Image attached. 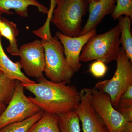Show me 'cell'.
Listing matches in <instances>:
<instances>
[{
    "instance_id": "6da1fadb",
    "label": "cell",
    "mask_w": 132,
    "mask_h": 132,
    "mask_svg": "<svg viewBox=\"0 0 132 132\" xmlns=\"http://www.w3.org/2000/svg\"><path fill=\"white\" fill-rule=\"evenodd\" d=\"M38 83L22 84L24 88L35 97L29 100L44 111L56 114L76 110L80 101V92L65 82H55L44 77L37 79Z\"/></svg>"
},
{
    "instance_id": "7a4b0ae2",
    "label": "cell",
    "mask_w": 132,
    "mask_h": 132,
    "mask_svg": "<svg viewBox=\"0 0 132 132\" xmlns=\"http://www.w3.org/2000/svg\"><path fill=\"white\" fill-rule=\"evenodd\" d=\"M41 39L45 57V75L52 82H65L69 84L75 73L69 66L64 48L58 38L48 34L34 32Z\"/></svg>"
},
{
    "instance_id": "3957f363",
    "label": "cell",
    "mask_w": 132,
    "mask_h": 132,
    "mask_svg": "<svg viewBox=\"0 0 132 132\" xmlns=\"http://www.w3.org/2000/svg\"><path fill=\"white\" fill-rule=\"evenodd\" d=\"M120 34L117 25L106 32L92 36L82 48L80 61L95 60L108 64L115 61L120 48Z\"/></svg>"
},
{
    "instance_id": "277c9868",
    "label": "cell",
    "mask_w": 132,
    "mask_h": 132,
    "mask_svg": "<svg viewBox=\"0 0 132 132\" xmlns=\"http://www.w3.org/2000/svg\"><path fill=\"white\" fill-rule=\"evenodd\" d=\"M51 22L64 35L72 37L80 35L82 16L87 9L86 0H56Z\"/></svg>"
},
{
    "instance_id": "5b68a950",
    "label": "cell",
    "mask_w": 132,
    "mask_h": 132,
    "mask_svg": "<svg viewBox=\"0 0 132 132\" xmlns=\"http://www.w3.org/2000/svg\"><path fill=\"white\" fill-rule=\"evenodd\" d=\"M115 61L117 67L113 77L111 79L99 81L95 88L109 95L113 105L116 109L121 95L132 85V62L122 47Z\"/></svg>"
},
{
    "instance_id": "8992f818",
    "label": "cell",
    "mask_w": 132,
    "mask_h": 132,
    "mask_svg": "<svg viewBox=\"0 0 132 132\" xmlns=\"http://www.w3.org/2000/svg\"><path fill=\"white\" fill-rule=\"evenodd\" d=\"M92 103L109 132H132V122L114 107L108 94L94 87L92 89Z\"/></svg>"
},
{
    "instance_id": "52a82bcc",
    "label": "cell",
    "mask_w": 132,
    "mask_h": 132,
    "mask_svg": "<svg viewBox=\"0 0 132 132\" xmlns=\"http://www.w3.org/2000/svg\"><path fill=\"white\" fill-rule=\"evenodd\" d=\"M24 88L21 82L16 80L12 99L0 115V129L11 123L25 120L41 110L26 97Z\"/></svg>"
},
{
    "instance_id": "ba28073f",
    "label": "cell",
    "mask_w": 132,
    "mask_h": 132,
    "mask_svg": "<svg viewBox=\"0 0 132 132\" xmlns=\"http://www.w3.org/2000/svg\"><path fill=\"white\" fill-rule=\"evenodd\" d=\"M19 49L20 63L26 74L37 79L43 77L45 57L41 41L36 40L23 44Z\"/></svg>"
},
{
    "instance_id": "9c48e42d",
    "label": "cell",
    "mask_w": 132,
    "mask_h": 132,
    "mask_svg": "<svg viewBox=\"0 0 132 132\" xmlns=\"http://www.w3.org/2000/svg\"><path fill=\"white\" fill-rule=\"evenodd\" d=\"M92 93L89 88L81 91L80 102L76 110L82 123V132H109L92 105Z\"/></svg>"
},
{
    "instance_id": "30bf717a",
    "label": "cell",
    "mask_w": 132,
    "mask_h": 132,
    "mask_svg": "<svg viewBox=\"0 0 132 132\" xmlns=\"http://www.w3.org/2000/svg\"><path fill=\"white\" fill-rule=\"evenodd\" d=\"M96 34V29L84 35L76 37L64 35L60 32H56L55 36L64 47L67 62L75 73L79 71L81 67L79 58L82 48L88 40Z\"/></svg>"
},
{
    "instance_id": "8fae6325",
    "label": "cell",
    "mask_w": 132,
    "mask_h": 132,
    "mask_svg": "<svg viewBox=\"0 0 132 132\" xmlns=\"http://www.w3.org/2000/svg\"><path fill=\"white\" fill-rule=\"evenodd\" d=\"M116 1L99 0L96 2L89 3L88 19L79 36L86 34L96 29L105 16L112 14L115 9Z\"/></svg>"
},
{
    "instance_id": "7c38bea8",
    "label": "cell",
    "mask_w": 132,
    "mask_h": 132,
    "mask_svg": "<svg viewBox=\"0 0 132 132\" xmlns=\"http://www.w3.org/2000/svg\"><path fill=\"white\" fill-rule=\"evenodd\" d=\"M32 6L36 7L39 12L43 14L48 13L49 9L37 0H0V12L8 15L14 14L10 12L13 9L16 14L24 17L28 15V7Z\"/></svg>"
},
{
    "instance_id": "4fadbf2b",
    "label": "cell",
    "mask_w": 132,
    "mask_h": 132,
    "mask_svg": "<svg viewBox=\"0 0 132 132\" xmlns=\"http://www.w3.org/2000/svg\"><path fill=\"white\" fill-rule=\"evenodd\" d=\"M1 36L0 34V69L12 79L19 80L22 84L35 83L22 72L20 61L13 62L5 53L2 44Z\"/></svg>"
},
{
    "instance_id": "5bb4252c",
    "label": "cell",
    "mask_w": 132,
    "mask_h": 132,
    "mask_svg": "<svg viewBox=\"0 0 132 132\" xmlns=\"http://www.w3.org/2000/svg\"><path fill=\"white\" fill-rule=\"evenodd\" d=\"M1 19L0 34L9 41V45L7 48V50L12 55L19 56V49L16 38L19 32L17 26L15 23L10 21L6 18L1 17Z\"/></svg>"
},
{
    "instance_id": "9a60e30c",
    "label": "cell",
    "mask_w": 132,
    "mask_h": 132,
    "mask_svg": "<svg viewBox=\"0 0 132 132\" xmlns=\"http://www.w3.org/2000/svg\"><path fill=\"white\" fill-rule=\"evenodd\" d=\"M118 25L120 30V41L122 48L127 57L132 62V34L131 19L127 16H120Z\"/></svg>"
},
{
    "instance_id": "2e32d148",
    "label": "cell",
    "mask_w": 132,
    "mask_h": 132,
    "mask_svg": "<svg viewBox=\"0 0 132 132\" xmlns=\"http://www.w3.org/2000/svg\"><path fill=\"white\" fill-rule=\"evenodd\" d=\"M28 132H60L57 114L44 111L41 118L31 127Z\"/></svg>"
},
{
    "instance_id": "e0dca14e",
    "label": "cell",
    "mask_w": 132,
    "mask_h": 132,
    "mask_svg": "<svg viewBox=\"0 0 132 132\" xmlns=\"http://www.w3.org/2000/svg\"><path fill=\"white\" fill-rule=\"evenodd\" d=\"M60 132H81L79 118L76 110L57 114Z\"/></svg>"
},
{
    "instance_id": "ac0fdd59",
    "label": "cell",
    "mask_w": 132,
    "mask_h": 132,
    "mask_svg": "<svg viewBox=\"0 0 132 132\" xmlns=\"http://www.w3.org/2000/svg\"><path fill=\"white\" fill-rule=\"evenodd\" d=\"M43 112L44 111L41 109L25 120L5 126L0 129V132H28L31 127L41 118Z\"/></svg>"
},
{
    "instance_id": "d6986e66",
    "label": "cell",
    "mask_w": 132,
    "mask_h": 132,
    "mask_svg": "<svg viewBox=\"0 0 132 132\" xmlns=\"http://www.w3.org/2000/svg\"><path fill=\"white\" fill-rule=\"evenodd\" d=\"M16 80L12 79L0 69V101L8 105L12 99Z\"/></svg>"
},
{
    "instance_id": "ffe728a7",
    "label": "cell",
    "mask_w": 132,
    "mask_h": 132,
    "mask_svg": "<svg viewBox=\"0 0 132 132\" xmlns=\"http://www.w3.org/2000/svg\"><path fill=\"white\" fill-rule=\"evenodd\" d=\"M127 16L132 18V0H117L114 11L112 17L118 20L120 16Z\"/></svg>"
},
{
    "instance_id": "44dd1931",
    "label": "cell",
    "mask_w": 132,
    "mask_h": 132,
    "mask_svg": "<svg viewBox=\"0 0 132 132\" xmlns=\"http://www.w3.org/2000/svg\"><path fill=\"white\" fill-rule=\"evenodd\" d=\"M108 70V68L104 62L96 61L90 65L89 71L95 78H100L105 75Z\"/></svg>"
},
{
    "instance_id": "7402d4cb",
    "label": "cell",
    "mask_w": 132,
    "mask_h": 132,
    "mask_svg": "<svg viewBox=\"0 0 132 132\" xmlns=\"http://www.w3.org/2000/svg\"><path fill=\"white\" fill-rule=\"evenodd\" d=\"M132 108V85L121 95L118 102L117 109Z\"/></svg>"
},
{
    "instance_id": "603a6c76",
    "label": "cell",
    "mask_w": 132,
    "mask_h": 132,
    "mask_svg": "<svg viewBox=\"0 0 132 132\" xmlns=\"http://www.w3.org/2000/svg\"><path fill=\"white\" fill-rule=\"evenodd\" d=\"M56 0H50V7L48 10V13L47 14V19L45 24L41 27L43 30L46 31L50 30V23L51 22V19L53 15L54 10L56 7Z\"/></svg>"
},
{
    "instance_id": "cb8c5ba5",
    "label": "cell",
    "mask_w": 132,
    "mask_h": 132,
    "mask_svg": "<svg viewBox=\"0 0 132 132\" xmlns=\"http://www.w3.org/2000/svg\"><path fill=\"white\" fill-rule=\"evenodd\" d=\"M128 121L132 122V108L117 110Z\"/></svg>"
},
{
    "instance_id": "d4e9b609",
    "label": "cell",
    "mask_w": 132,
    "mask_h": 132,
    "mask_svg": "<svg viewBox=\"0 0 132 132\" xmlns=\"http://www.w3.org/2000/svg\"><path fill=\"white\" fill-rule=\"evenodd\" d=\"M6 107V105L0 101V115L3 112Z\"/></svg>"
},
{
    "instance_id": "484cf974",
    "label": "cell",
    "mask_w": 132,
    "mask_h": 132,
    "mask_svg": "<svg viewBox=\"0 0 132 132\" xmlns=\"http://www.w3.org/2000/svg\"><path fill=\"white\" fill-rule=\"evenodd\" d=\"M99 0H88V3H91L96 2L98 1Z\"/></svg>"
},
{
    "instance_id": "4316f807",
    "label": "cell",
    "mask_w": 132,
    "mask_h": 132,
    "mask_svg": "<svg viewBox=\"0 0 132 132\" xmlns=\"http://www.w3.org/2000/svg\"><path fill=\"white\" fill-rule=\"evenodd\" d=\"M2 13L1 12H0V25H1V15L2 14Z\"/></svg>"
}]
</instances>
